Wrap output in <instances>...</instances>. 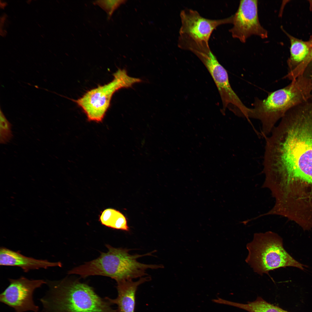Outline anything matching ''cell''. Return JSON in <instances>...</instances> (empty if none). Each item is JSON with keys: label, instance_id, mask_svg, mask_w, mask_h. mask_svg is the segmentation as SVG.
Listing matches in <instances>:
<instances>
[{"label": "cell", "instance_id": "cell-1", "mask_svg": "<svg viewBox=\"0 0 312 312\" xmlns=\"http://www.w3.org/2000/svg\"><path fill=\"white\" fill-rule=\"evenodd\" d=\"M266 138L264 170L285 192L312 199V96L289 110Z\"/></svg>", "mask_w": 312, "mask_h": 312}, {"label": "cell", "instance_id": "cell-2", "mask_svg": "<svg viewBox=\"0 0 312 312\" xmlns=\"http://www.w3.org/2000/svg\"><path fill=\"white\" fill-rule=\"evenodd\" d=\"M46 282L48 290L40 299L43 312H118L86 284L66 279Z\"/></svg>", "mask_w": 312, "mask_h": 312}, {"label": "cell", "instance_id": "cell-3", "mask_svg": "<svg viewBox=\"0 0 312 312\" xmlns=\"http://www.w3.org/2000/svg\"><path fill=\"white\" fill-rule=\"evenodd\" d=\"M312 94V75H302L288 86L269 93L264 99L255 98L249 118L260 120L265 136L271 133L277 121L290 109Z\"/></svg>", "mask_w": 312, "mask_h": 312}, {"label": "cell", "instance_id": "cell-4", "mask_svg": "<svg viewBox=\"0 0 312 312\" xmlns=\"http://www.w3.org/2000/svg\"><path fill=\"white\" fill-rule=\"evenodd\" d=\"M246 262L260 275L282 267H294L302 270L306 266L294 259L285 250L282 238L271 231L255 233L248 243Z\"/></svg>", "mask_w": 312, "mask_h": 312}, {"label": "cell", "instance_id": "cell-5", "mask_svg": "<svg viewBox=\"0 0 312 312\" xmlns=\"http://www.w3.org/2000/svg\"><path fill=\"white\" fill-rule=\"evenodd\" d=\"M113 76L109 83L89 90L80 98L74 100L82 109L88 121L101 122L114 93L121 88L131 87L133 84L141 81L140 79L129 76L125 69H118Z\"/></svg>", "mask_w": 312, "mask_h": 312}, {"label": "cell", "instance_id": "cell-6", "mask_svg": "<svg viewBox=\"0 0 312 312\" xmlns=\"http://www.w3.org/2000/svg\"><path fill=\"white\" fill-rule=\"evenodd\" d=\"M191 51L204 64L213 79L221 99L223 111L228 108L238 116L248 117L249 108L244 104L232 89L226 70L219 62L209 45L195 47Z\"/></svg>", "mask_w": 312, "mask_h": 312}, {"label": "cell", "instance_id": "cell-7", "mask_svg": "<svg viewBox=\"0 0 312 312\" xmlns=\"http://www.w3.org/2000/svg\"><path fill=\"white\" fill-rule=\"evenodd\" d=\"M10 284L0 295V301L13 308L14 312H38L39 307L33 300L35 290L46 284L42 279L30 280L24 277L10 279Z\"/></svg>", "mask_w": 312, "mask_h": 312}, {"label": "cell", "instance_id": "cell-8", "mask_svg": "<svg viewBox=\"0 0 312 312\" xmlns=\"http://www.w3.org/2000/svg\"><path fill=\"white\" fill-rule=\"evenodd\" d=\"M233 16V25L229 31L233 38L243 43L252 35L263 39L268 38V31L259 21L257 0H241L237 12Z\"/></svg>", "mask_w": 312, "mask_h": 312}, {"label": "cell", "instance_id": "cell-9", "mask_svg": "<svg viewBox=\"0 0 312 312\" xmlns=\"http://www.w3.org/2000/svg\"><path fill=\"white\" fill-rule=\"evenodd\" d=\"M181 26L179 36L197 42H209L213 31L222 25L232 23L233 16L227 18L213 19L201 16L196 10L189 8L180 12Z\"/></svg>", "mask_w": 312, "mask_h": 312}, {"label": "cell", "instance_id": "cell-10", "mask_svg": "<svg viewBox=\"0 0 312 312\" xmlns=\"http://www.w3.org/2000/svg\"><path fill=\"white\" fill-rule=\"evenodd\" d=\"M0 265L18 267L25 272L31 270L61 266V263L60 262H51L46 260L27 257L18 252L3 247H1L0 249Z\"/></svg>", "mask_w": 312, "mask_h": 312}, {"label": "cell", "instance_id": "cell-11", "mask_svg": "<svg viewBox=\"0 0 312 312\" xmlns=\"http://www.w3.org/2000/svg\"><path fill=\"white\" fill-rule=\"evenodd\" d=\"M150 277H141L137 281L126 280L117 283L118 296L114 299L107 298L111 303L116 304L118 312H135L136 294L138 286L149 281Z\"/></svg>", "mask_w": 312, "mask_h": 312}, {"label": "cell", "instance_id": "cell-12", "mask_svg": "<svg viewBox=\"0 0 312 312\" xmlns=\"http://www.w3.org/2000/svg\"><path fill=\"white\" fill-rule=\"evenodd\" d=\"M214 302L218 304L235 307L249 312H290L272 304L259 298L246 304L233 302L219 298L215 299Z\"/></svg>", "mask_w": 312, "mask_h": 312}, {"label": "cell", "instance_id": "cell-13", "mask_svg": "<svg viewBox=\"0 0 312 312\" xmlns=\"http://www.w3.org/2000/svg\"><path fill=\"white\" fill-rule=\"evenodd\" d=\"M99 219L101 223L106 226L125 231L129 230L126 217L119 211L114 209L104 210L100 216Z\"/></svg>", "mask_w": 312, "mask_h": 312}, {"label": "cell", "instance_id": "cell-14", "mask_svg": "<svg viewBox=\"0 0 312 312\" xmlns=\"http://www.w3.org/2000/svg\"><path fill=\"white\" fill-rule=\"evenodd\" d=\"M0 142L1 144L8 142L13 137L12 125L0 110Z\"/></svg>", "mask_w": 312, "mask_h": 312}, {"label": "cell", "instance_id": "cell-15", "mask_svg": "<svg viewBox=\"0 0 312 312\" xmlns=\"http://www.w3.org/2000/svg\"><path fill=\"white\" fill-rule=\"evenodd\" d=\"M125 1V0H97L95 1L94 3L98 5L104 10L109 18L114 11Z\"/></svg>", "mask_w": 312, "mask_h": 312}, {"label": "cell", "instance_id": "cell-16", "mask_svg": "<svg viewBox=\"0 0 312 312\" xmlns=\"http://www.w3.org/2000/svg\"><path fill=\"white\" fill-rule=\"evenodd\" d=\"M311 48L309 54L303 63L300 70V75H303L307 73L309 64L312 62V40L310 41Z\"/></svg>", "mask_w": 312, "mask_h": 312}, {"label": "cell", "instance_id": "cell-17", "mask_svg": "<svg viewBox=\"0 0 312 312\" xmlns=\"http://www.w3.org/2000/svg\"></svg>", "mask_w": 312, "mask_h": 312}]
</instances>
